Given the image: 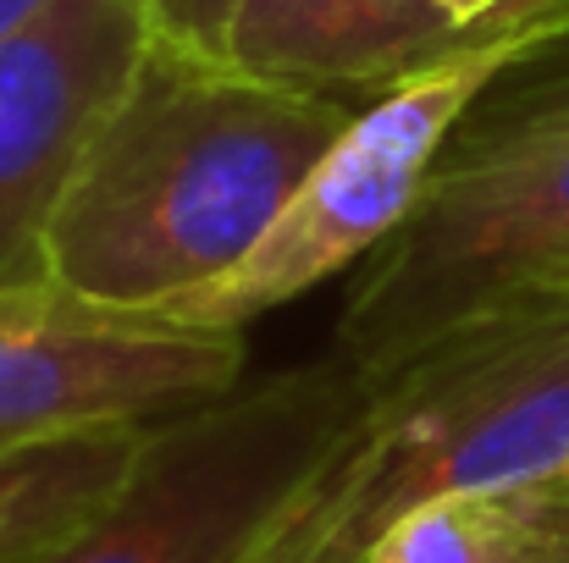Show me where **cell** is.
<instances>
[{"instance_id":"5","label":"cell","mask_w":569,"mask_h":563,"mask_svg":"<svg viewBox=\"0 0 569 563\" xmlns=\"http://www.w3.org/2000/svg\"><path fill=\"white\" fill-rule=\"evenodd\" d=\"M360 398L366 381L327 349L161 420L128 492L33 563H232Z\"/></svg>"},{"instance_id":"8","label":"cell","mask_w":569,"mask_h":563,"mask_svg":"<svg viewBox=\"0 0 569 563\" xmlns=\"http://www.w3.org/2000/svg\"><path fill=\"white\" fill-rule=\"evenodd\" d=\"M459 33L470 28L437 0H238L221 61L282 89L366 105Z\"/></svg>"},{"instance_id":"6","label":"cell","mask_w":569,"mask_h":563,"mask_svg":"<svg viewBox=\"0 0 569 563\" xmlns=\"http://www.w3.org/2000/svg\"><path fill=\"white\" fill-rule=\"evenodd\" d=\"M243 371V332L111 310L50 277L0 282V459L193 414Z\"/></svg>"},{"instance_id":"1","label":"cell","mask_w":569,"mask_h":563,"mask_svg":"<svg viewBox=\"0 0 569 563\" xmlns=\"http://www.w3.org/2000/svg\"><path fill=\"white\" fill-rule=\"evenodd\" d=\"M355 111L150 39L44 221L39 277L161 315L271 232Z\"/></svg>"},{"instance_id":"7","label":"cell","mask_w":569,"mask_h":563,"mask_svg":"<svg viewBox=\"0 0 569 563\" xmlns=\"http://www.w3.org/2000/svg\"><path fill=\"white\" fill-rule=\"evenodd\" d=\"M156 28L139 0H61L0 39V282L39 277V238Z\"/></svg>"},{"instance_id":"14","label":"cell","mask_w":569,"mask_h":563,"mask_svg":"<svg viewBox=\"0 0 569 563\" xmlns=\"http://www.w3.org/2000/svg\"><path fill=\"white\" fill-rule=\"evenodd\" d=\"M50 6H61V0H0V39H6V33H17L22 22L44 17Z\"/></svg>"},{"instance_id":"9","label":"cell","mask_w":569,"mask_h":563,"mask_svg":"<svg viewBox=\"0 0 569 563\" xmlns=\"http://www.w3.org/2000/svg\"><path fill=\"white\" fill-rule=\"evenodd\" d=\"M156 425L0 459V563H33L83 536L133 481Z\"/></svg>"},{"instance_id":"13","label":"cell","mask_w":569,"mask_h":563,"mask_svg":"<svg viewBox=\"0 0 569 563\" xmlns=\"http://www.w3.org/2000/svg\"><path fill=\"white\" fill-rule=\"evenodd\" d=\"M459 28H481V22H492V17H503V11H515V6H526V0H437Z\"/></svg>"},{"instance_id":"4","label":"cell","mask_w":569,"mask_h":563,"mask_svg":"<svg viewBox=\"0 0 569 563\" xmlns=\"http://www.w3.org/2000/svg\"><path fill=\"white\" fill-rule=\"evenodd\" d=\"M569 28V0H526L470 33H459L442 56L371 94L349 128L321 150L310 178L293 188L271 232L216 282L167 304V321L204 332H243L249 321L293 304L316 282L349 271L377 254L403 227L420 188L431 178L442 144L465 122V111L531 50Z\"/></svg>"},{"instance_id":"3","label":"cell","mask_w":569,"mask_h":563,"mask_svg":"<svg viewBox=\"0 0 569 563\" xmlns=\"http://www.w3.org/2000/svg\"><path fill=\"white\" fill-rule=\"evenodd\" d=\"M559 277H569V28L465 111L415 210L349 288L332 354L377 381Z\"/></svg>"},{"instance_id":"2","label":"cell","mask_w":569,"mask_h":563,"mask_svg":"<svg viewBox=\"0 0 569 563\" xmlns=\"http://www.w3.org/2000/svg\"><path fill=\"white\" fill-rule=\"evenodd\" d=\"M569 470V277L531 288L366 381L349 425L305 464L232 563H366L448 497Z\"/></svg>"},{"instance_id":"12","label":"cell","mask_w":569,"mask_h":563,"mask_svg":"<svg viewBox=\"0 0 569 563\" xmlns=\"http://www.w3.org/2000/svg\"><path fill=\"white\" fill-rule=\"evenodd\" d=\"M509 503H515L520 525L531 531L537 559L569 563V470L565 475H548V481H531V486H515Z\"/></svg>"},{"instance_id":"11","label":"cell","mask_w":569,"mask_h":563,"mask_svg":"<svg viewBox=\"0 0 569 563\" xmlns=\"http://www.w3.org/2000/svg\"><path fill=\"white\" fill-rule=\"evenodd\" d=\"M139 6H144L156 39L199 50V56H221L227 22L238 11V0H139Z\"/></svg>"},{"instance_id":"10","label":"cell","mask_w":569,"mask_h":563,"mask_svg":"<svg viewBox=\"0 0 569 563\" xmlns=\"http://www.w3.org/2000/svg\"><path fill=\"white\" fill-rule=\"evenodd\" d=\"M366 563H542L509 492H470L398 520Z\"/></svg>"}]
</instances>
